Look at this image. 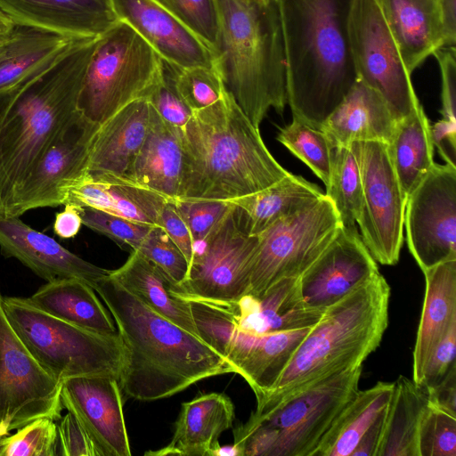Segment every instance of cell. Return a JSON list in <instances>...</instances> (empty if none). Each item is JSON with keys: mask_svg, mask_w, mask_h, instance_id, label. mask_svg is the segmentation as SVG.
I'll list each match as a JSON object with an SVG mask.
<instances>
[{"mask_svg": "<svg viewBox=\"0 0 456 456\" xmlns=\"http://www.w3.org/2000/svg\"><path fill=\"white\" fill-rule=\"evenodd\" d=\"M441 21L443 47L456 45V0H437Z\"/></svg>", "mask_w": 456, "mask_h": 456, "instance_id": "obj_55", "label": "cell"}, {"mask_svg": "<svg viewBox=\"0 0 456 456\" xmlns=\"http://www.w3.org/2000/svg\"><path fill=\"white\" fill-rule=\"evenodd\" d=\"M151 105L137 99L102 124L90 146L87 174L92 179L127 183L149 131Z\"/></svg>", "mask_w": 456, "mask_h": 456, "instance_id": "obj_21", "label": "cell"}, {"mask_svg": "<svg viewBox=\"0 0 456 456\" xmlns=\"http://www.w3.org/2000/svg\"><path fill=\"white\" fill-rule=\"evenodd\" d=\"M428 403L456 416V364L435 385L423 387Z\"/></svg>", "mask_w": 456, "mask_h": 456, "instance_id": "obj_52", "label": "cell"}, {"mask_svg": "<svg viewBox=\"0 0 456 456\" xmlns=\"http://www.w3.org/2000/svg\"><path fill=\"white\" fill-rule=\"evenodd\" d=\"M234 418L233 403L226 395H200L182 403L170 443L145 455L208 456L220 435L232 428Z\"/></svg>", "mask_w": 456, "mask_h": 456, "instance_id": "obj_28", "label": "cell"}, {"mask_svg": "<svg viewBox=\"0 0 456 456\" xmlns=\"http://www.w3.org/2000/svg\"><path fill=\"white\" fill-rule=\"evenodd\" d=\"M433 56L437 61L441 75L443 118L456 123V47H441Z\"/></svg>", "mask_w": 456, "mask_h": 456, "instance_id": "obj_50", "label": "cell"}, {"mask_svg": "<svg viewBox=\"0 0 456 456\" xmlns=\"http://www.w3.org/2000/svg\"><path fill=\"white\" fill-rule=\"evenodd\" d=\"M40 310L81 328L103 334H118L117 326L94 288L77 278L47 281L30 297Z\"/></svg>", "mask_w": 456, "mask_h": 456, "instance_id": "obj_31", "label": "cell"}, {"mask_svg": "<svg viewBox=\"0 0 456 456\" xmlns=\"http://www.w3.org/2000/svg\"><path fill=\"white\" fill-rule=\"evenodd\" d=\"M0 249L46 281L77 278L93 287L110 273V270L86 261L52 237L33 229L20 216H0Z\"/></svg>", "mask_w": 456, "mask_h": 456, "instance_id": "obj_22", "label": "cell"}, {"mask_svg": "<svg viewBox=\"0 0 456 456\" xmlns=\"http://www.w3.org/2000/svg\"><path fill=\"white\" fill-rule=\"evenodd\" d=\"M57 424V440L62 456H99L87 432L77 419L69 411L60 418Z\"/></svg>", "mask_w": 456, "mask_h": 456, "instance_id": "obj_48", "label": "cell"}, {"mask_svg": "<svg viewBox=\"0 0 456 456\" xmlns=\"http://www.w3.org/2000/svg\"><path fill=\"white\" fill-rule=\"evenodd\" d=\"M229 305L236 327L253 334L313 327L325 310L304 300L299 277L281 279L260 297L246 294Z\"/></svg>", "mask_w": 456, "mask_h": 456, "instance_id": "obj_24", "label": "cell"}, {"mask_svg": "<svg viewBox=\"0 0 456 456\" xmlns=\"http://www.w3.org/2000/svg\"><path fill=\"white\" fill-rule=\"evenodd\" d=\"M167 201L145 188L98 181L86 175L69 190L65 204L89 207L134 222L159 225L161 210Z\"/></svg>", "mask_w": 456, "mask_h": 456, "instance_id": "obj_32", "label": "cell"}, {"mask_svg": "<svg viewBox=\"0 0 456 456\" xmlns=\"http://www.w3.org/2000/svg\"><path fill=\"white\" fill-rule=\"evenodd\" d=\"M57 447L55 420L40 418L7 435L1 456H55Z\"/></svg>", "mask_w": 456, "mask_h": 456, "instance_id": "obj_44", "label": "cell"}, {"mask_svg": "<svg viewBox=\"0 0 456 456\" xmlns=\"http://www.w3.org/2000/svg\"><path fill=\"white\" fill-rule=\"evenodd\" d=\"M208 456H243L241 449L236 445L221 446L219 443L209 452Z\"/></svg>", "mask_w": 456, "mask_h": 456, "instance_id": "obj_57", "label": "cell"}, {"mask_svg": "<svg viewBox=\"0 0 456 456\" xmlns=\"http://www.w3.org/2000/svg\"><path fill=\"white\" fill-rule=\"evenodd\" d=\"M136 251L159 266L175 284L185 279L188 262L162 227L153 225Z\"/></svg>", "mask_w": 456, "mask_h": 456, "instance_id": "obj_47", "label": "cell"}, {"mask_svg": "<svg viewBox=\"0 0 456 456\" xmlns=\"http://www.w3.org/2000/svg\"><path fill=\"white\" fill-rule=\"evenodd\" d=\"M362 366L326 378L233 430L243 456H312L359 390Z\"/></svg>", "mask_w": 456, "mask_h": 456, "instance_id": "obj_7", "label": "cell"}, {"mask_svg": "<svg viewBox=\"0 0 456 456\" xmlns=\"http://www.w3.org/2000/svg\"><path fill=\"white\" fill-rule=\"evenodd\" d=\"M403 226L422 272L456 259V166L433 165L406 200Z\"/></svg>", "mask_w": 456, "mask_h": 456, "instance_id": "obj_17", "label": "cell"}, {"mask_svg": "<svg viewBox=\"0 0 456 456\" xmlns=\"http://www.w3.org/2000/svg\"><path fill=\"white\" fill-rule=\"evenodd\" d=\"M78 40L80 39L16 25L9 40L0 49V88L10 86L41 66L54 61Z\"/></svg>", "mask_w": 456, "mask_h": 456, "instance_id": "obj_37", "label": "cell"}, {"mask_svg": "<svg viewBox=\"0 0 456 456\" xmlns=\"http://www.w3.org/2000/svg\"><path fill=\"white\" fill-rule=\"evenodd\" d=\"M6 436H0V456H1V453H2V451H3L4 447L5 445Z\"/></svg>", "mask_w": 456, "mask_h": 456, "instance_id": "obj_61", "label": "cell"}, {"mask_svg": "<svg viewBox=\"0 0 456 456\" xmlns=\"http://www.w3.org/2000/svg\"><path fill=\"white\" fill-rule=\"evenodd\" d=\"M277 140L328 185L331 143L322 130L293 118L280 128Z\"/></svg>", "mask_w": 456, "mask_h": 456, "instance_id": "obj_39", "label": "cell"}, {"mask_svg": "<svg viewBox=\"0 0 456 456\" xmlns=\"http://www.w3.org/2000/svg\"><path fill=\"white\" fill-rule=\"evenodd\" d=\"M79 209L84 225L118 244L128 246L132 250L138 249L153 226L89 207Z\"/></svg>", "mask_w": 456, "mask_h": 456, "instance_id": "obj_45", "label": "cell"}, {"mask_svg": "<svg viewBox=\"0 0 456 456\" xmlns=\"http://www.w3.org/2000/svg\"><path fill=\"white\" fill-rule=\"evenodd\" d=\"M390 158L405 200L431 169V125L422 105L397 122L388 143Z\"/></svg>", "mask_w": 456, "mask_h": 456, "instance_id": "obj_36", "label": "cell"}, {"mask_svg": "<svg viewBox=\"0 0 456 456\" xmlns=\"http://www.w3.org/2000/svg\"><path fill=\"white\" fill-rule=\"evenodd\" d=\"M61 382L33 356L12 326L0 293V429L40 419L59 420Z\"/></svg>", "mask_w": 456, "mask_h": 456, "instance_id": "obj_15", "label": "cell"}, {"mask_svg": "<svg viewBox=\"0 0 456 456\" xmlns=\"http://www.w3.org/2000/svg\"><path fill=\"white\" fill-rule=\"evenodd\" d=\"M216 69L226 91L259 128L268 110L288 104L287 61L274 0L265 5L220 0Z\"/></svg>", "mask_w": 456, "mask_h": 456, "instance_id": "obj_6", "label": "cell"}, {"mask_svg": "<svg viewBox=\"0 0 456 456\" xmlns=\"http://www.w3.org/2000/svg\"><path fill=\"white\" fill-rule=\"evenodd\" d=\"M82 224L79 207L65 204L64 209L55 216L53 231L60 238L71 239L78 233Z\"/></svg>", "mask_w": 456, "mask_h": 456, "instance_id": "obj_54", "label": "cell"}, {"mask_svg": "<svg viewBox=\"0 0 456 456\" xmlns=\"http://www.w3.org/2000/svg\"><path fill=\"white\" fill-rule=\"evenodd\" d=\"M62 407L80 421L99 456H130L121 388L118 379L89 375L61 382Z\"/></svg>", "mask_w": 456, "mask_h": 456, "instance_id": "obj_18", "label": "cell"}, {"mask_svg": "<svg viewBox=\"0 0 456 456\" xmlns=\"http://www.w3.org/2000/svg\"><path fill=\"white\" fill-rule=\"evenodd\" d=\"M183 133L167 125L151 106L150 127L134 162L128 184L179 200L185 170Z\"/></svg>", "mask_w": 456, "mask_h": 456, "instance_id": "obj_25", "label": "cell"}, {"mask_svg": "<svg viewBox=\"0 0 456 456\" xmlns=\"http://www.w3.org/2000/svg\"><path fill=\"white\" fill-rule=\"evenodd\" d=\"M386 409L360 439L351 456H377Z\"/></svg>", "mask_w": 456, "mask_h": 456, "instance_id": "obj_56", "label": "cell"}, {"mask_svg": "<svg viewBox=\"0 0 456 456\" xmlns=\"http://www.w3.org/2000/svg\"><path fill=\"white\" fill-rule=\"evenodd\" d=\"M428 403L426 389L400 375L394 381L377 456H419L418 434Z\"/></svg>", "mask_w": 456, "mask_h": 456, "instance_id": "obj_34", "label": "cell"}, {"mask_svg": "<svg viewBox=\"0 0 456 456\" xmlns=\"http://www.w3.org/2000/svg\"><path fill=\"white\" fill-rule=\"evenodd\" d=\"M161 66L156 51L118 20L98 38L79 94L78 111L100 126L130 102L146 98Z\"/></svg>", "mask_w": 456, "mask_h": 456, "instance_id": "obj_9", "label": "cell"}, {"mask_svg": "<svg viewBox=\"0 0 456 456\" xmlns=\"http://www.w3.org/2000/svg\"><path fill=\"white\" fill-rule=\"evenodd\" d=\"M257 241V236L248 234L241 211L234 205L216 230L194 248L186 277L175 284L174 293L185 299L236 303L248 292Z\"/></svg>", "mask_w": 456, "mask_h": 456, "instance_id": "obj_12", "label": "cell"}, {"mask_svg": "<svg viewBox=\"0 0 456 456\" xmlns=\"http://www.w3.org/2000/svg\"><path fill=\"white\" fill-rule=\"evenodd\" d=\"M357 160L363 207L357 224L361 238L376 262L395 265L403 241L406 200L396 176L388 144L356 142L348 146Z\"/></svg>", "mask_w": 456, "mask_h": 456, "instance_id": "obj_13", "label": "cell"}, {"mask_svg": "<svg viewBox=\"0 0 456 456\" xmlns=\"http://www.w3.org/2000/svg\"><path fill=\"white\" fill-rule=\"evenodd\" d=\"M185 170L179 200L228 201L264 190L289 175L226 91L192 112L182 134Z\"/></svg>", "mask_w": 456, "mask_h": 456, "instance_id": "obj_3", "label": "cell"}, {"mask_svg": "<svg viewBox=\"0 0 456 456\" xmlns=\"http://www.w3.org/2000/svg\"><path fill=\"white\" fill-rule=\"evenodd\" d=\"M177 68L162 59L160 76L146 99L167 125L183 133L192 111L177 91Z\"/></svg>", "mask_w": 456, "mask_h": 456, "instance_id": "obj_42", "label": "cell"}, {"mask_svg": "<svg viewBox=\"0 0 456 456\" xmlns=\"http://www.w3.org/2000/svg\"><path fill=\"white\" fill-rule=\"evenodd\" d=\"M110 274L151 309L199 337L189 301L175 295V283L140 252L132 250L126 261Z\"/></svg>", "mask_w": 456, "mask_h": 456, "instance_id": "obj_30", "label": "cell"}, {"mask_svg": "<svg viewBox=\"0 0 456 456\" xmlns=\"http://www.w3.org/2000/svg\"><path fill=\"white\" fill-rule=\"evenodd\" d=\"M324 194L317 184L289 173L264 190L228 201L240 209L248 234L258 236L278 220L310 207Z\"/></svg>", "mask_w": 456, "mask_h": 456, "instance_id": "obj_33", "label": "cell"}, {"mask_svg": "<svg viewBox=\"0 0 456 456\" xmlns=\"http://www.w3.org/2000/svg\"><path fill=\"white\" fill-rule=\"evenodd\" d=\"M341 225L333 203L325 194L310 207L273 224L257 236L248 294L257 297L281 279L299 277Z\"/></svg>", "mask_w": 456, "mask_h": 456, "instance_id": "obj_11", "label": "cell"}, {"mask_svg": "<svg viewBox=\"0 0 456 456\" xmlns=\"http://www.w3.org/2000/svg\"><path fill=\"white\" fill-rule=\"evenodd\" d=\"M175 86L182 99L192 112L213 104L225 92L223 80L216 68H177Z\"/></svg>", "mask_w": 456, "mask_h": 456, "instance_id": "obj_43", "label": "cell"}, {"mask_svg": "<svg viewBox=\"0 0 456 456\" xmlns=\"http://www.w3.org/2000/svg\"><path fill=\"white\" fill-rule=\"evenodd\" d=\"M156 1L215 53L222 24L220 0Z\"/></svg>", "mask_w": 456, "mask_h": 456, "instance_id": "obj_40", "label": "cell"}, {"mask_svg": "<svg viewBox=\"0 0 456 456\" xmlns=\"http://www.w3.org/2000/svg\"><path fill=\"white\" fill-rule=\"evenodd\" d=\"M431 138L445 162L456 166V123L441 118L431 126Z\"/></svg>", "mask_w": 456, "mask_h": 456, "instance_id": "obj_53", "label": "cell"}, {"mask_svg": "<svg viewBox=\"0 0 456 456\" xmlns=\"http://www.w3.org/2000/svg\"><path fill=\"white\" fill-rule=\"evenodd\" d=\"M10 435V432H7L6 430L0 429V436Z\"/></svg>", "mask_w": 456, "mask_h": 456, "instance_id": "obj_63", "label": "cell"}, {"mask_svg": "<svg viewBox=\"0 0 456 456\" xmlns=\"http://www.w3.org/2000/svg\"><path fill=\"white\" fill-rule=\"evenodd\" d=\"M456 355V321L431 352L428 360L421 387H429L437 383L455 362Z\"/></svg>", "mask_w": 456, "mask_h": 456, "instance_id": "obj_49", "label": "cell"}, {"mask_svg": "<svg viewBox=\"0 0 456 456\" xmlns=\"http://www.w3.org/2000/svg\"><path fill=\"white\" fill-rule=\"evenodd\" d=\"M419 456H456V416L428 403L418 434Z\"/></svg>", "mask_w": 456, "mask_h": 456, "instance_id": "obj_41", "label": "cell"}, {"mask_svg": "<svg viewBox=\"0 0 456 456\" xmlns=\"http://www.w3.org/2000/svg\"><path fill=\"white\" fill-rule=\"evenodd\" d=\"M98 37L77 41L0 109V206L4 214L37 158L78 112Z\"/></svg>", "mask_w": 456, "mask_h": 456, "instance_id": "obj_5", "label": "cell"}, {"mask_svg": "<svg viewBox=\"0 0 456 456\" xmlns=\"http://www.w3.org/2000/svg\"><path fill=\"white\" fill-rule=\"evenodd\" d=\"M16 25L83 39L98 37L118 19L111 0H0Z\"/></svg>", "mask_w": 456, "mask_h": 456, "instance_id": "obj_23", "label": "cell"}, {"mask_svg": "<svg viewBox=\"0 0 456 456\" xmlns=\"http://www.w3.org/2000/svg\"><path fill=\"white\" fill-rule=\"evenodd\" d=\"M411 74L443 47L437 0H374Z\"/></svg>", "mask_w": 456, "mask_h": 456, "instance_id": "obj_27", "label": "cell"}, {"mask_svg": "<svg viewBox=\"0 0 456 456\" xmlns=\"http://www.w3.org/2000/svg\"><path fill=\"white\" fill-rule=\"evenodd\" d=\"M244 4L249 5H265L268 4L272 0H237Z\"/></svg>", "mask_w": 456, "mask_h": 456, "instance_id": "obj_60", "label": "cell"}, {"mask_svg": "<svg viewBox=\"0 0 456 456\" xmlns=\"http://www.w3.org/2000/svg\"><path fill=\"white\" fill-rule=\"evenodd\" d=\"M174 203L190 230L193 248L216 230L234 206L229 201L208 200H176Z\"/></svg>", "mask_w": 456, "mask_h": 456, "instance_id": "obj_46", "label": "cell"}, {"mask_svg": "<svg viewBox=\"0 0 456 456\" xmlns=\"http://www.w3.org/2000/svg\"><path fill=\"white\" fill-rule=\"evenodd\" d=\"M199 337L221 354L253 390L256 403L272 389L312 327L253 334L240 330L229 304L186 299Z\"/></svg>", "mask_w": 456, "mask_h": 456, "instance_id": "obj_10", "label": "cell"}, {"mask_svg": "<svg viewBox=\"0 0 456 456\" xmlns=\"http://www.w3.org/2000/svg\"><path fill=\"white\" fill-rule=\"evenodd\" d=\"M349 41L358 79L378 92L400 120L420 103L402 58L374 0H354Z\"/></svg>", "mask_w": 456, "mask_h": 456, "instance_id": "obj_14", "label": "cell"}, {"mask_svg": "<svg viewBox=\"0 0 456 456\" xmlns=\"http://www.w3.org/2000/svg\"><path fill=\"white\" fill-rule=\"evenodd\" d=\"M16 24L2 11H0V38L12 35Z\"/></svg>", "mask_w": 456, "mask_h": 456, "instance_id": "obj_59", "label": "cell"}, {"mask_svg": "<svg viewBox=\"0 0 456 456\" xmlns=\"http://www.w3.org/2000/svg\"><path fill=\"white\" fill-rule=\"evenodd\" d=\"M390 294L378 273L327 306L255 411L270 410L326 378L362 366L387 328Z\"/></svg>", "mask_w": 456, "mask_h": 456, "instance_id": "obj_4", "label": "cell"}, {"mask_svg": "<svg viewBox=\"0 0 456 456\" xmlns=\"http://www.w3.org/2000/svg\"><path fill=\"white\" fill-rule=\"evenodd\" d=\"M172 241L178 247L188 265L191 263L194 255L193 241L190 230L180 216L174 200H168L163 207L159 221Z\"/></svg>", "mask_w": 456, "mask_h": 456, "instance_id": "obj_51", "label": "cell"}, {"mask_svg": "<svg viewBox=\"0 0 456 456\" xmlns=\"http://www.w3.org/2000/svg\"><path fill=\"white\" fill-rule=\"evenodd\" d=\"M325 195L333 203L342 226L357 228L363 207L362 185L357 160L349 147L331 144Z\"/></svg>", "mask_w": 456, "mask_h": 456, "instance_id": "obj_38", "label": "cell"}, {"mask_svg": "<svg viewBox=\"0 0 456 456\" xmlns=\"http://www.w3.org/2000/svg\"><path fill=\"white\" fill-rule=\"evenodd\" d=\"M398 121L385 99L358 79L319 129L331 144L346 147L356 142L388 144Z\"/></svg>", "mask_w": 456, "mask_h": 456, "instance_id": "obj_26", "label": "cell"}, {"mask_svg": "<svg viewBox=\"0 0 456 456\" xmlns=\"http://www.w3.org/2000/svg\"><path fill=\"white\" fill-rule=\"evenodd\" d=\"M99 126L76 113L37 158L4 216L64 205L69 190L87 174L89 151Z\"/></svg>", "mask_w": 456, "mask_h": 456, "instance_id": "obj_16", "label": "cell"}, {"mask_svg": "<svg viewBox=\"0 0 456 456\" xmlns=\"http://www.w3.org/2000/svg\"><path fill=\"white\" fill-rule=\"evenodd\" d=\"M293 118L317 129L358 80L349 21L354 0H274Z\"/></svg>", "mask_w": 456, "mask_h": 456, "instance_id": "obj_2", "label": "cell"}, {"mask_svg": "<svg viewBox=\"0 0 456 456\" xmlns=\"http://www.w3.org/2000/svg\"><path fill=\"white\" fill-rule=\"evenodd\" d=\"M20 83L16 82L5 87L0 88V109L20 89ZM0 206V216H3Z\"/></svg>", "mask_w": 456, "mask_h": 456, "instance_id": "obj_58", "label": "cell"}, {"mask_svg": "<svg viewBox=\"0 0 456 456\" xmlns=\"http://www.w3.org/2000/svg\"><path fill=\"white\" fill-rule=\"evenodd\" d=\"M11 36L4 38H0V49L7 43Z\"/></svg>", "mask_w": 456, "mask_h": 456, "instance_id": "obj_62", "label": "cell"}, {"mask_svg": "<svg viewBox=\"0 0 456 456\" xmlns=\"http://www.w3.org/2000/svg\"><path fill=\"white\" fill-rule=\"evenodd\" d=\"M425 295L413 349L412 380L421 385L431 352L456 321V259L425 272Z\"/></svg>", "mask_w": 456, "mask_h": 456, "instance_id": "obj_29", "label": "cell"}, {"mask_svg": "<svg viewBox=\"0 0 456 456\" xmlns=\"http://www.w3.org/2000/svg\"><path fill=\"white\" fill-rule=\"evenodd\" d=\"M93 288L112 315L124 345L118 382L127 397L164 399L200 380L234 372L201 338L151 309L110 273Z\"/></svg>", "mask_w": 456, "mask_h": 456, "instance_id": "obj_1", "label": "cell"}, {"mask_svg": "<svg viewBox=\"0 0 456 456\" xmlns=\"http://www.w3.org/2000/svg\"><path fill=\"white\" fill-rule=\"evenodd\" d=\"M4 312L27 348L59 382L89 375L119 379L125 348L119 334L103 335L56 318L28 298L4 297Z\"/></svg>", "mask_w": 456, "mask_h": 456, "instance_id": "obj_8", "label": "cell"}, {"mask_svg": "<svg viewBox=\"0 0 456 456\" xmlns=\"http://www.w3.org/2000/svg\"><path fill=\"white\" fill-rule=\"evenodd\" d=\"M379 272L357 228L340 226L316 260L299 276L304 300L326 308Z\"/></svg>", "mask_w": 456, "mask_h": 456, "instance_id": "obj_19", "label": "cell"}, {"mask_svg": "<svg viewBox=\"0 0 456 456\" xmlns=\"http://www.w3.org/2000/svg\"><path fill=\"white\" fill-rule=\"evenodd\" d=\"M394 382L379 381L358 390L338 414L312 456H351L360 439L389 402Z\"/></svg>", "mask_w": 456, "mask_h": 456, "instance_id": "obj_35", "label": "cell"}, {"mask_svg": "<svg viewBox=\"0 0 456 456\" xmlns=\"http://www.w3.org/2000/svg\"><path fill=\"white\" fill-rule=\"evenodd\" d=\"M130 25L166 61L180 68H216L213 51L156 0H111Z\"/></svg>", "mask_w": 456, "mask_h": 456, "instance_id": "obj_20", "label": "cell"}]
</instances>
